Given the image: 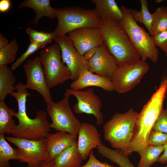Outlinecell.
Wrapping results in <instances>:
<instances>
[{"label": "cell", "instance_id": "3", "mask_svg": "<svg viewBox=\"0 0 167 167\" xmlns=\"http://www.w3.org/2000/svg\"><path fill=\"white\" fill-rule=\"evenodd\" d=\"M99 28L103 35L104 43L116 59L118 66L134 63L141 59L120 23L110 19L101 20Z\"/></svg>", "mask_w": 167, "mask_h": 167}, {"label": "cell", "instance_id": "38", "mask_svg": "<svg viewBox=\"0 0 167 167\" xmlns=\"http://www.w3.org/2000/svg\"><path fill=\"white\" fill-rule=\"evenodd\" d=\"M8 41L2 33H0V49L6 46L8 44Z\"/></svg>", "mask_w": 167, "mask_h": 167}, {"label": "cell", "instance_id": "9", "mask_svg": "<svg viewBox=\"0 0 167 167\" xmlns=\"http://www.w3.org/2000/svg\"><path fill=\"white\" fill-rule=\"evenodd\" d=\"M5 138L17 147L19 152V161L27 163L28 167H40L43 162L50 160L46 147L45 138L32 140L15 137Z\"/></svg>", "mask_w": 167, "mask_h": 167}, {"label": "cell", "instance_id": "30", "mask_svg": "<svg viewBox=\"0 0 167 167\" xmlns=\"http://www.w3.org/2000/svg\"><path fill=\"white\" fill-rule=\"evenodd\" d=\"M45 47L41 45L35 43H30L25 52L14 62L11 65V69L15 70L17 69L31 55L41 48Z\"/></svg>", "mask_w": 167, "mask_h": 167}, {"label": "cell", "instance_id": "8", "mask_svg": "<svg viewBox=\"0 0 167 167\" xmlns=\"http://www.w3.org/2000/svg\"><path fill=\"white\" fill-rule=\"evenodd\" d=\"M69 96L64 94V98L58 102L52 101L47 103L46 110L52 121V128L77 137L81 123L75 116L70 107Z\"/></svg>", "mask_w": 167, "mask_h": 167}, {"label": "cell", "instance_id": "31", "mask_svg": "<svg viewBox=\"0 0 167 167\" xmlns=\"http://www.w3.org/2000/svg\"><path fill=\"white\" fill-rule=\"evenodd\" d=\"M167 143V134L152 130L148 137V146H163Z\"/></svg>", "mask_w": 167, "mask_h": 167}, {"label": "cell", "instance_id": "7", "mask_svg": "<svg viewBox=\"0 0 167 167\" xmlns=\"http://www.w3.org/2000/svg\"><path fill=\"white\" fill-rule=\"evenodd\" d=\"M61 53L57 43L45 47L40 53L46 81L50 88L71 79L69 70L61 60Z\"/></svg>", "mask_w": 167, "mask_h": 167}, {"label": "cell", "instance_id": "21", "mask_svg": "<svg viewBox=\"0 0 167 167\" xmlns=\"http://www.w3.org/2000/svg\"><path fill=\"white\" fill-rule=\"evenodd\" d=\"M55 167H79L84 160L78 150V141L56 156L52 160Z\"/></svg>", "mask_w": 167, "mask_h": 167}, {"label": "cell", "instance_id": "27", "mask_svg": "<svg viewBox=\"0 0 167 167\" xmlns=\"http://www.w3.org/2000/svg\"><path fill=\"white\" fill-rule=\"evenodd\" d=\"M18 49L19 44L15 38L0 49V66L13 63L16 60Z\"/></svg>", "mask_w": 167, "mask_h": 167}, {"label": "cell", "instance_id": "22", "mask_svg": "<svg viewBox=\"0 0 167 167\" xmlns=\"http://www.w3.org/2000/svg\"><path fill=\"white\" fill-rule=\"evenodd\" d=\"M16 79L12 70L7 65L0 66V101H4L8 94L16 90Z\"/></svg>", "mask_w": 167, "mask_h": 167}, {"label": "cell", "instance_id": "15", "mask_svg": "<svg viewBox=\"0 0 167 167\" xmlns=\"http://www.w3.org/2000/svg\"><path fill=\"white\" fill-rule=\"evenodd\" d=\"M90 71L111 80L118 65L115 58L103 44L98 47L96 54L88 60Z\"/></svg>", "mask_w": 167, "mask_h": 167}, {"label": "cell", "instance_id": "5", "mask_svg": "<svg viewBox=\"0 0 167 167\" xmlns=\"http://www.w3.org/2000/svg\"><path fill=\"white\" fill-rule=\"evenodd\" d=\"M53 9L58 19L53 32L56 38L79 28H99L101 24V19L94 9L75 6Z\"/></svg>", "mask_w": 167, "mask_h": 167}, {"label": "cell", "instance_id": "25", "mask_svg": "<svg viewBox=\"0 0 167 167\" xmlns=\"http://www.w3.org/2000/svg\"><path fill=\"white\" fill-rule=\"evenodd\" d=\"M141 9H129V11L134 20L137 23L143 24L151 34L152 21V14L150 13L148 8V1L146 0H139Z\"/></svg>", "mask_w": 167, "mask_h": 167}, {"label": "cell", "instance_id": "40", "mask_svg": "<svg viewBox=\"0 0 167 167\" xmlns=\"http://www.w3.org/2000/svg\"><path fill=\"white\" fill-rule=\"evenodd\" d=\"M161 7L167 13V6H162Z\"/></svg>", "mask_w": 167, "mask_h": 167}, {"label": "cell", "instance_id": "16", "mask_svg": "<svg viewBox=\"0 0 167 167\" xmlns=\"http://www.w3.org/2000/svg\"><path fill=\"white\" fill-rule=\"evenodd\" d=\"M78 135V149L84 160L89 157L93 149L103 144L100 134L92 124L81 123Z\"/></svg>", "mask_w": 167, "mask_h": 167}, {"label": "cell", "instance_id": "18", "mask_svg": "<svg viewBox=\"0 0 167 167\" xmlns=\"http://www.w3.org/2000/svg\"><path fill=\"white\" fill-rule=\"evenodd\" d=\"M76 137L67 132L58 131L50 133L45 138V145L50 160L62 151L73 145Z\"/></svg>", "mask_w": 167, "mask_h": 167}, {"label": "cell", "instance_id": "23", "mask_svg": "<svg viewBox=\"0 0 167 167\" xmlns=\"http://www.w3.org/2000/svg\"><path fill=\"white\" fill-rule=\"evenodd\" d=\"M15 112L9 108L4 101H0V134H12L16 125L12 119Z\"/></svg>", "mask_w": 167, "mask_h": 167}, {"label": "cell", "instance_id": "14", "mask_svg": "<svg viewBox=\"0 0 167 167\" xmlns=\"http://www.w3.org/2000/svg\"><path fill=\"white\" fill-rule=\"evenodd\" d=\"M68 34L74 46L82 56L89 50L97 48L104 43L103 35L99 28L82 27Z\"/></svg>", "mask_w": 167, "mask_h": 167}, {"label": "cell", "instance_id": "37", "mask_svg": "<svg viewBox=\"0 0 167 167\" xmlns=\"http://www.w3.org/2000/svg\"><path fill=\"white\" fill-rule=\"evenodd\" d=\"M97 48L91 49L86 52L83 55L85 58L88 61L96 54Z\"/></svg>", "mask_w": 167, "mask_h": 167}, {"label": "cell", "instance_id": "24", "mask_svg": "<svg viewBox=\"0 0 167 167\" xmlns=\"http://www.w3.org/2000/svg\"><path fill=\"white\" fill-rule=\"evenodd\" d=\"M19 152L18 148L12 147L6 140L4 134H0V167H11L10 161H19Z\"/></svg>", "mask_w": 167, "mask_h": 167}, {"label": "cell", "instance_id": "26", "mask_svg": "<svg viewBox=\"0 0 167 167\" xmlns=\"http://www.w3.org/2000/svg\"><path fill=\"white\" fill-rule=\"evenodd\" d=\"M163 145L148 146L140 156V161L137 167H151L158 160L163 152Z\"/></svg>", "mask_w": 167, "mask_h": 167}, {"label": "cell", "instance_id": "33", "mask_svg": "<svg viewBox=\"0 0 167 167\" xmlns=\"http://www.w3.org/2000/svg\"><path fill=\"white\" fill-rule=\"evenodd\" d=\"M152 36L156 46H158L167 56V30Z\"/></svg>", "mask_w": 167, "mask_h": 167}, {"label": "cell", "instance_id": "13", "mask_svg": "<svg viewBox=\"0 0 167 167\" xmlns=\"http://www.w3.org/2000/svg\"><path fill=\"white\" fill-rule=\"evenodd\" d=\"M23 68L27 78L25 84L27 89L35 90L40 93L46 103L52 101L50 88L46 83L45 74L40 58L36 56L27 60Z\"/></svg>", "mask_w": 167, "mask_h": 167}, {"label": "cell", "instance_id": "41", "mask_svg": "<svg viewBox=\"0 0 167 167\" xmlns=\"http://www.w3.org/2000/svg\"><path fill=\"white\" fill-rule=\"evenodd\" d=\"M163 1H164V0H156V2L157 3H160L161 2H163Z\"/></svg>", "mask_w": 167, "mask_h": 167}, {"label": "cell", "instance_id": "17", "mask_svg": "<svg viewBox=\"0 0 167 167\" xmlns=\"http://www.w3.org/2000/svg\"><path fill=\"white\" fill-rule=\"evenodd\" d=\"M91 86L98 87L109 92L114 90L110 79L93 73L87 69L83 72L77 79L73 81L70 85V88L83 90Z\"/></svg>", "mask_w": 167, "mask_h": 167}, {"label": "cell", "instance_id": "20", "mask_svg": "<svg viewBox=\"0 0 167 167\" xmlns=\"http://www.w3.org/2000/svg\"><path fill=\"white\" fill-rule=\"evenodd\" d=\"M24 7L32 9L35 12V17L31 23V24L37 25L40 19L43 16L51 19L56 18L53 8L50 6L49 0H24L20 3L17 9Z\"/></svg>", "mask_w": 167, "mask_h": 167}, {"label": "cell", "instance_id": "11", "mask_svg": "<svg viewBox=\"0 0 167 167\" xmlns=\"http://www.w3.org/2000/svg\"><path fill=\"white\" fill-rule=\"evenodd\" d=\"M64 94L74 96L77 102L74 105L73 110L77 114H92L96 118V124L100 125L104 122V117L101 112L102 102L94 90L89 88L83 90L67 89Z\"/></svg>", "mask_w": 167, "mask_h": 167}, {"label": "cell", "instance_id": "28", "mask_svg": "<svg viewBox=\"0 0 167 167\" xmlns=\"http://www.w3.org/2000/svg\"><path fill=\"white\" fill-rule=\"evenodd\" d=\"M152 21L151 34L153 36L167 30V13L161 7L152 14Z\"/></svg>", "mask_w": 167, "mask_h": 167}, {"label": "cell", "instance_id": "42", "mask_svg": "<svg viewBox=\"0 0 167 167\" xmlns=\"http://www.w3.org/2000/svg\"><path fill=\"white\" fill-rule=\"evenodd\" d=\"M27 167H28L27 166Z\"/></svg>", "mask_w": 167, "mask_h": 167}, {"label": "cell", "instance_id": "10", "mask_svg": "<svg viewBox=\"0 0 167 167\" xmlns=\"http://www.w3.org/2000/svg\"><path fill=\"white\" fill-rule=\"evenodd\" d=\"M149 69L148 63L141 59L134 63L118 66L111 79L114 90L124 93L131 90Z\"/></svg>", "mask_w": 167, "mask_h": 167}, {"label": "cell", "instance_id": "19", "mask_svg": "<svg viewBox=\"0 0 167 167\" xmlns=\"http://www.w3.org/2000/svg\"><path fill=\"white\" fill-rule=\"evenodd\" d=\"M94 9L101 20L110 19L120 23L124 19L121 8L114 0H92Z\"/></svg>", "mask_w": 167, "mask_h": 167}, {"label": "cell", "instance_id": "32", "mask_svg": "<svg viewBox=\"0 0 167 167\" xmlns=\"http://www.w3.org/2000/svg\"><path fill=\"white\" fill-rule=\"evenodd\" d=\"M152 130L167 134V108L163 109L159 116Z\"/></svg>", "mask_w": 167, "mask_h": 167}, {"label": "cell", "instance_id": "6", "mask_svg": "<svg viewBox=\"0 0 167 167\" xmlns=\"http://www.w3.org/2000/svg\"><path fill=\"white\" fill-rule=\"evenodd\" d=\"M120 8L124 15V19L120 24L127 33L141 59L146 61L149 58L156 63L158 61L159 52L152 36L134 20L129 8L123 5Z\"/></svg>", "mask_w": 167, "mask_h": 167}, {"label": "cell", "instance_id": "36", "mask_svg": "<svg viewBox=\"0 0 167 167\" xmlns=\"http://www.w3.org/2000/svg\"><path fill=\"white\" fill-rule=\"evenodd\" d=\"M164 150L163 153L159 158L158 161L161 164L167 163V143L163 145Z\"/></svg>", "mask_w": 167, "mask_h": 167}, {"label": "cell", "instance_id": "35", "mask_svg": "<svg viewBox=\"0 0 167 167\" xmlns=\"http://www.w3.org/2000/svg\"><path fill=\"white\" fill-rule=\"evenodd\" d=\"M11 6V1L10 0H1L0 1V12H6L10 9Z\"/></svg>", "mask_w": 167, "mask_h": 167}, {"label": "cell", "instance_id": "12", "mask_svg": "<svg viewBox=\"0 0 167 167\" xmlns=\"http://www.w3.org/2000/svg\"><path fill=\"white\" fill-rule=\"evenodd\" d=\"M54 41L60 47L62 62L69 70L71 79L76 80L83 72L89 70L88 61L76 50L68 36L65 35Z\"/></svg>", "mask_w": 167, "mask_h": 167}, {"label": "cell", "instance_id": "2", "mask_svg": "<svg viewBox=\"0 0 167 167\" xmlns=\"http://www.w3.org/2000/svg\"><path fill=\"white\" fill-rule=\"evenodd\" d=\"M16 92L10 95L16 99L18 105V111L15 117L18 119V124L15 126L12 135L32 140L46 138L50 134L51 123L47 119V114L44 111L38 110L35 118L32 119L28 116L26 110L27 96H31L28 92L25 84L22 82L15 85Z\"/></svg>", "mask_w": 167, "mask_h": 167}, {"label": "cell", "instance_id": "34", "mask_svg": "<svg viewBox=\"0 0 167 167\" xmlns=\"http://www.w3.org/2000/svg\"><path fill=\"white\" fill-rule=\"evenodd\" d=\"M79 167H115L106 162H102L98 160L94 155L93 151L92 150L87 163Z\"/></svg>", "mask_w": 167, "mask_h": 167}, {"label": "cell", "instance_id": "4", "mask_svg": "<svg viewBox=\"0 0 167 167\" xmlns=\"http://www.w3.org/2000/svg\"><path fill=\"white\" fill-rule=\"evenodd\" d=\"M138 114L132 108L124 113H116L104 126L105 139L125 155L132 138Z\"/></svg>", "mask_w": 167, "mask_h": 167}, {"label": "cell", "instance_id": "29", "mask_svg": "<svg viewBox=\"0 0 167 167\" xmlns=\"http://www.w3.org/2000/svg\"><path fill=\"white\" fill-rule=\"evenodd\" d=\"M26 32L29 36L30 43L40 44L45 47L56 38L53 32H46L43 31H37L31 28H28Z\"/></svg>", "mask_w": 167, "mask_h": 167}, {"label": "cell", "instance_id": "1", "mask_svg": "<svg viewBox=\"0 0 167 167\" xmlns=\"http://www.w3.org/2000/svg\"><path fill=\"white\" fill-rule=\"evenodd\" d=\"M167 92V76L162 79L160 85L139 113L132 138L126 152L128 156L136 152L141 156L148 146L149 135L159 116L163 110Z\"/></svg>", "mask_w": 167, "mask_h": 167}, {"label": "cell", "instance_id": "39", "mask_svg": "<svg viewBox=\"0 0 167 167\" xmlns=\"http://www.w3.org/2000/svg\"><path fill=\"white\" fill-rule=\"evenodd\" d=\"M40 167H55V165L53 160H49L43 162Z\"/></svg>", "mask_w": 167, "mask_h": 167}]
</instances>
